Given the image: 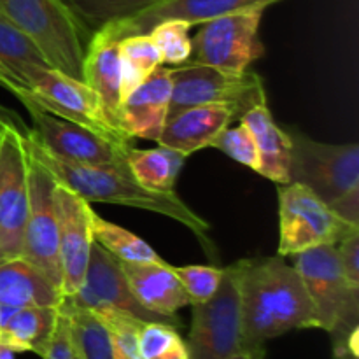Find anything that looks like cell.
<instances>
[{"label": "cell", "mask_w": 359, "mask_h": 359, "mask_svg": "<svg viewBox=\"0 0 359 359\" xmlns=\"http://www.w3.org/2000/svg\"><path fill=\"white\" fill-rule=\"evenodd\" d=\"M237 266L244 349H262L293 330L318 328L305 284L283 256L241 259Z\"/></svg>", "instance_id": "1"}, {"label": "cell", "mask_w": 359, "mask_h": 359, "mask_svg": "<svg viewBox=\"0 0 359 359\" xmlns=\"http://www.w3.org/2000/svg\"><path fill=\"white\" fill-rule=\"evenodd\" d=\"M23 139L30 156L35 158L56 182L69 188L88 203H116L167 216L189 228L203 248L212 252L214 245L209 237V223L191 207L186 205L177 193H158L142 188L128 170L70 163L39 146L27 132L23 133Z\"/></svg>", "instance_id": "2"}, {"label": "cell", "mask_w": 359, "mask_h": 359, "mask_svg": "<svg viewBox=\"0 0 359 359\" xmlns=\"http://www.w3.org/2000/svg\"><path fill=\"white\" fill-rule=\"evenodd\" d=\"M9 18L35 46L49 67L83 81V62L91 32L65 0H0Z\"/></svg>", "instance_id": "3"}, {"label": "cell", "mask_w": 359, "mask_h": 359, "mask_svg": "<svg viewBox=\"0 0 359 359\" xmlns=\"http://www.w3.org/2000/svg\"><path fill=\"white\" fill-rule=\"evenodd\" d=\"M316 309L318 328L328 333L358 325L359 286L349 283L337 245H319L291 256Z\"/></svg>", "instance_id": "4"}, {"label": "cell", "mask_w": 359, "mask_h": 359, "mask_svg": "<svg viewBox=\"0 0 359 359\" xmlns=\"http://www.w3.org/2000/svg\"><path fill=\"white\" fill-rule=\"evenodd\" d=\"M291 156L290 182L311 189L319 200L330 205L359 188V146L326 144L305 133L290 130Z\"/></svg>", "instance_id": "5"}, {"label": "cell", "mask_w": 359, "mask_h": 359, "mask_svg": "<svg viewBox=\"0 0 359 359\" xmlns=\"http://www.w3.org/2000/svg\"><path fill=\"white\" fill-rule=\"evenodd\" d=\"M263 102H266L265 84L251 69L244 72H226L196 63L172 67L168 118L188 107L207 104L230 105L241 118L245 111Z\"/></svg>", "instance_id": "6"}, {"label": "cell", "mask_w": 359, "mask_h": 359, "mask_svg": "<svg viewBox=\"0 0 359 359\" xmlns=\"http://www.w3.org/2000/svg\"><path fill=\"white\" fill-rule=\"evenodd\" d=\"M191 309V328L186 340L189 359H230L244 351L237 263L223 270L212 298Z\"/></svg>", "instance_id": "7"}, {"label": "cell", "mask_w": 359, "mask_h": 359, "mask_svg": "<svg viewBox=\"0 0 359 359\" xmlns=\"http://www.w3.org/2000/svg\"><path fill=\"white\" fill-rule=\"evenodd\" d=\"M279 249L287 258L319 245H337L359 228L340 219L311 189L297 182L279 184Z\"/></svg>", "instance_id": "8"}, {"label": "cell", "mask_w": 359, "mask_h": 359, "mask_svg": "<svg viewBox=\"0 0 359 359\" xmlns=\"http://www.w3.org/2000/svg\"><path fill=\"white\" fill-rule=\"evenodd\" d=\"M16 98L30 114L32 128H28L27 133L46 151L70 163L130 172L126 153L132 146L112 142L77 123L60 118L39 107L27 95L18 93Z\"/></svg>", "instance_id": "9"}, {"label": "cell", "mask_w": 359, "mask_h": 359, "mask_svg": "<svg viewBox=\"0 0 359 359\" xmlns=\"http://www.w3.org/2000/svg\"><path fill=\"white\" fill-rule=\"evenodd\" d=\"M18 93L27 95L39 107L63 119L77 123L105 139L121 146H132V139L112 128L104 118L100 102L84 81H77L53 67H34L25 77V88Z\"/></svg>", "instance_id": "10"}, {"label": "cell", "mask_w": 359, "mask_h": 359, "mask_svg": "<svg viewBox=\"0 0 359 359\" xmlns=\"http://www.w3.org/2000/svg\"><path fill=\"white\" fill-rule=\"evenodd\" d=\"M265 9L224 14L202 23L191 39V56L186 63L214 67L226 72H244L265 55L259 23Z\"/></svg>", "instance_id": "11"}, {"label": "cell", "mask_w": 359, "mask_h": 359, "mask_svg": "<svg viewBox=\"0 0 359 359\" xmlns=\"http://www.w3.org/2000/svg\"><path fill=\"white\" fill-rule=\"evenodd\" d=\"M27 130L11 123L0 126V263L18 258L23 245L28 216Z\"/></svg>", "instance_id": "12"}, {"label": "cell", "mask_w": 359, "mask_h": 359, "mask_svg": "<svg viewBox=\"0 0 359 359\" xmlns=\"http://www.w3.org/2000/svg\"><path fill=\"white\" fill-rule=\"evenodd\" d=\"M53 188L55 179L28 153V216L20 256L41 270L49 283L62 293L58 219Z\"/></svg>", "instance_id": "13"}, {"label": "cell", "mask_w": 359, "mask_h": 359, "mask_svg": "<svg viewBox=\"0 0 359 359\" xmlns=\"http://www.w3.org/2000/svg\"><path fill=\"white\" fill-rule=\"evenodd\" d=\"M63 298L69 304L91 312L111 309V311H119L133 316L140 321H160L174 325L168 319L153 314V312H149L139 304V300L133 297L132 290H130L128 279L123 272L119 259H116L111 252L105 251L95 241L91 244L90 259H88L84 280L81 284L79 291L72 297Z\"/></svg>", "instance_id": "14"}, {"label": "cell", "mask_w": 359, "mask_h": 359, "mask_svg": "<svg viewBox=\"0 0 359 359\" xmlns=\"http://www.w3.org/2000/svg\"><path fill=\"white\" fill-rule=\"evenodd\" d=\"M53 198H55L56 219H58L62 293L63 297H72L83 284L91 244H93L90 219L91 203L56 181L53 188Z\"/></svg>", "instance_id": "15"}, {"label": "cell", "mask_w": 359, "mask_h": 359, "mask_svg": "<svg viewBox=\"0 0 359 359\" xmlns=\"http://www.w3.org/2000/svg\"><path fill=\"white\" fill-rule=\"evenodd\" d=\"M277 2L280 0H165L135 16L104 25L100 30H104L109 37L121 41L126 35L147 34L154 25L163 20H181L195 27L224 14L266 9Z\"/></svg>", "instance_id": "16"}, {"label": "cell", "mask_w": 359, "mask_h": 359, "mask_svg": "<svg viewBox=\"0 0 359 359\" xmlns=\"http://www.w3.org/2000/svg\"><path fill=\"white\" fill-rule=\"evenodd\" d=\"M172 97V69L160 65L123 100L119 126L130 139H160L168 118Z\"/></svg>", "instance_id": "17"}, {"label": "cell", "mask_w": 359, "mask_h": 359, "mask_svg": "<svg viewBox=\"0 0 359 359\" xmlns=\"http://www.w3.org/2000/svg\"><path fill=\"white\" fill-rule=\"evenodd\" d=\"M83 81L97 95L104 118L107 119L109 125L118 130L119 133H123L121 126H119L121 62H119L118 41L109 37L100 28L95 30L86 42L83 62Z\"/></svg>", "instance_id": "18"}, {"label": "cell", "mask_w": 359, "mask_h": 359, "mask_svg": "<svg viewBox=\"0 0 359 359\" xmlns=\"http://www.w3.org/2000/svg\"><path fill=\"white\" fill-rule=\"evenodd\" d=\"M235 118L238 114L230 105L207 104L188 107L167 119L156 142L188 158L203 147H210Z\"/></svg>", "instance_id": "19"}, {"label": "cell", "mask_w": 359, "mask_h": 359, "mask_svg": "<svg viewBox=\"0 0 359 359\" xmlns=\"http://www.w3.org/2000/svg\"><path fill=\"white\" fill-rule=\"evenodd\" d=\"M119 263L139 304L177 326V312L191 304L170 263Z\"/></svg>", "instance_id": "20"}, {"label": "cell", "mask_w": 359, "mask_h": 359, "mask_svg": "<svg viewBox=\"0 0 359 359\" xmlns=\"http://www.w3.org/2000/svg\"><path fill=\"white\" fill-rule=\"evenodd\" d=\"M251 132L259 156L258 174L276 184L290 182L291 139L273 119L266 102L255 105L238 118Z\"/></svg>", "instance_id": "21"}, {"label": "cell", "mask_w": 359, "mask_h": 359, "mask_svg": "<svg viewBox=\"0 0 359 359\" xmlns=\"http://www.w3.org/2000/svg\"><path fill=\"white\" fill-rule=\"evenodd\" d=\"M63 294L48 277L21 256L0 263V309L58 307Z\"/></svg>", "instance_id": "22"}, {"label": "cell", "mask_w": 359, "mask_h": 359, "mask_svg": "<svg viewBox=\"0 0 359 359\" xmlns=\"http://www.w3.org/2000/svg\"><path fill=\"white\" fill-rule=\"evenodd\" d=\"M58 307H25L18 311L0 309V346L14 353L41 356L55 330Z\"/></svg>", "instance_id": "23"}, {"label": "cell", "mask_w": 359, "mask_h": 359, "mask_svg": "<svg viewBox=\"0 0 359 359\" xmlns=\"http://www.w3.org/2000/svg\"><path fill=\"white\" fill-rule=\"evenodd\" d=\"M186 158L167 147L137 149L130 147L126 153V165L133 179L142 188L158 193H175V181L181 174Z\"/></svg>", "instance_id": "24"}, {"label": "cell", "mask_w": 359, "mask_h": 359, "mask_svg": "<svg viewBox=\"0 0 359 359\" xmlns=\"http://www.w3.org/2000/svg\"><path fill=\"white\" fill-rule=\"evenodd\" d=\"M69 319L74 356L79 359H114L112 344L104 323L91 311L76 307L63 298L60 304Z\"/></svg>", "instance_id": "25"}, {"label": "cell", "mask_w": 359, "mask_h": 359, "mask_svg": "<svg viewBox=\"0 0 359 359\" xmlns=\"http://www.w3.org/2000/svg\"><path fill=\"white\" fill-rule=\"evenodd\" d=\"M91 233L93 241L98 242L107 252L123 263H161L165 262L146 241L130 230L105 221L91 207Z\"/></svg>", "instance_id": "26"}, {"label": "cell", "mask_w": 359, "mask_h": 359, "mask_svg": "<svg viewBox=\"0 0 359 359\" xmlns=\"http://www.w3.org/2000/svg\"><path fill=\"white\" fill-rule=\"evenodd\" d=\"M121 62V104L139 84H142L158 67L160 55L147 34L126 35L118 41Z\"/></svg>", "instance_id": "27"}, {"label": "cell", "mask_w": 359, "mask_h": 359, "mask_svg": "<svg viewBox=\"0 0 359 359\" xmlns=\"http://www.w3.org/2000/svg\"><path fill=\"white\" fill-rule=\"evenodd\" d=\"M0 65L6 67L25 88V77L34 67H49L37 46L0 13Z\"/></svg>", "instance_id": "28"}, {"label": "cell", "mask_w": 359, "mask_h": 359, "mask_svg": "<svg viewBox=\"0 0 359 359\" xmlns=\"http://www.w3.org/2000/svg\"><path fill=\"white\" fill-rule=\"evenodd\" d=\"M161 2L165 0H65L91 34L104 25L132 18Z\"/></svg>", "instance_id": "29"}, {"label": "cell", "mask_w": 359, "mask_h": 359, "mask_svg": "<svg viewBox=\"0 0 359 359\" xmlns=\"http://www.w3.org/2000/svg\"><path fill=\"white\" fill-rule=\"evenodd\" d=\"M137 339L144 359H189L186 342L174 325L144 321L140 323Z\"/></svg>", "instance_id": "30"}, {"label": "cell", "mask_w": 359, "mask_h": 359, "mask_svg": "<svg viewBox=\"0 0 359 359\" xmlns=\"http://www.w3.org/2000/svg\"><path fill=\"white\" fill-rule=\"evenodd\" d=\"M191 25L181 20H163L154 25L147 35L154 42L161 65H182L191 56Z\"/></svg>", "instance_id": "31"}, {"label": "cell", "mask_w": 359, "mask_h": 359, "mask_svg": "<svg viewBox=\"0 0 359 359\" xmlns=\"http://www.w3.org/2000/svg\"><path fill=\"white\" fill-rule=\"evenodd\" d=\"M107 328L112 344V358L114 359H144L139 349V333L140 319L125 314L119 311H98L93 312Z\"/></svg>", "instance_id": "32"}, {"label": "cell", "mask_w": 359, "mask_h": 359, "mask_svg": "<svg viewBox=\"0 0 359 359\" xmlns=\"http://www.w3.org/2000/svg\"><path fill=\"white\" fill-rule=\"evenodd\" d=\"M175 277L181 283L182 290L188 294L189 304H203L212 294L216 293L219 287L221 277H223L224 269H217V266L209 265H186V266H174Z\"/></svg>", "instance_id": "33"}, {"label": "cell", "mask_w": 359, "mask_h": 359, "mask_svg": "<svg viewBox=\"0 0 359 359\" xmlns=\"http://www.w3.org/2000/svg\"><path fill=\"white\" fill-rule=\"evenodd\" d=\"M210 147H216L221 153L230 156L237 163L244 165V167L251 168V170L258 172L259 168V156L258 149H256V142L252 139L251 132L244 123L238 121L237 126H228L224 128L219 135L216 137Z\"/></svg>", "instance_id": "34"}, {"label": "cell", "mask_w": 359, "mask_h": 359, "mask_svg": "<svg viewBox=\"0 0 359 359\" xmlns=\"http://www.w3.org/2000/svg\"><path fill=\"white\" fill-rule=\"evenodd\" d=\"M41 358L42 359H74V349H72V342H70V332H69V319H67L65 312L63 311H58L55 330H53L51 339H49V342L46 344Z\"/></svg>", "instance_id": "35"}, {"label": "cell", "mask_w": 359, "mask_h": 359, "mask_svg": "<svg viewBox=\"0 0 359 359\" xmlns=\"http://www.w3.org/2000/svg\"><path fill=\"white\" fill-rule=\"evenodd\" d=\"M340 265L351 284L359 286V231L337 244Z\"/></svg>", "instance_id": "36"}, {"label": "cell", "mask_w": 359, "mask_h": 359, "mask_svg": "<svg viewBox=\"0 0 359 359\" xmlns=\"http://www.w3.org/2000/svg\"><path fill=\"white\" fill-rule=\"evenodd\" d=\"M330 209L344 219L346 223L353 224V226L359 228V188L351 189L349 193L342 195L337 198L335 202L330 203Z\"/></svg>", "instance_id": "37"}, {"label": "cell", "mask_w": 359, "mask_h": 359, "mask_svg": "<svg viewBox=\"0 0 359 359\" xmlns=\"http://www.w3.org/2000/svg\"><path fill=\"white\" fill-rule=\"evenodd\" d=\"M0 86H4L6 90H9L11 93L18 90V88H23L20 83L16 81V77L9 72L4 65H0Z\"/></svg>", "instance_id": "38"}, {"label": "cell", "mask_w": 359, "mask_h": 359, "mask_svg": "<svg viewBox=\"0 0 359 359\" xmlns=\"http://www.w3.org/2000/svg\"><path fill=\"white\" fill-rule=\"evenodd\" d=\"M6 123H11V125H16V126H20V128L27 130V126H23V123L20 121V118H18V116H14L13 112H7L6 109L0 107V126L6 125Z\"/></svg>", "instance_id": "39"}, {"label": "cell", "mask_w": 359, "mask_h": 359, "mask_svg": "<svg viewBox=\"0 0 359 359\" xmlns=\"http://www.w3.org/2000/svg\"><path fill=\"white\" fill-rule=\"evenodd\" d=\"M263 354H265L263 353V347L262 349H244L230 359H263Z\"/></svg>", "instance_id": "40"}, {"label": "cell", "mask_w": 359, "mask_h": 359, "mask_svg": "<svg viewBox=\"0 0 359 359\" xmlns=\"http://www.w3.org/2000/svg\"><path fill=\"white\" fill-rule=\"evenodd\" d=\"M14 351H11L9 347L0 346V359H14Z\"/></svg>", "instance_id": "41"}, {"label": "cell", "mask_w": 359, "mask_h": 359, "mask_svg": "<svg viewBox=\"0 0 359 359\" xmlns=\"http://www.w3.org/2000/svg\"><path fill=\"white\" fill-rule=\"evenodd\" d=\"M74 359H79V358H77V356H74Z\"/></svg>", "instance_id": "42"}]
</instances>
